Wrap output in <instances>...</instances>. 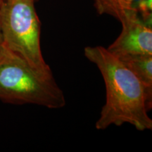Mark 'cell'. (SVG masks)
Segmentation results:
<instances>
[{
	"label": "cell",
	"mask_w": 152,
	"mask_h": 152,
	"mask_svg": "<svg viewBox=\"0 0 152 152\" xmlns=\"http://www.w3.org/2000/svg\"><path fill=\"white\" fill-rule=\"evenodd\" d=\"M84 54L99 70L106 87V102L96 123L97 130L129 123L137 130L152 129V106L144 87L128 66L101 46L87 47Z\"/></svg>",
	"instance_id": "cell-1"
},
{
	"label": "cell",
	"mask_w": 152,
	"mask_h": 152,
	"mask_svg": "<svg viewBox=\"0 0 152 152\" xmlns=\"http://www.w3.org/2000/svg\"><path fill=\"white\" fill-rule=\"evenodd\" d=\"M0 100L50 109L66 106L65 96L53 74L40 73L3 45L0 48Z\"/></svg>",
	"instance_id": "cell-2"
},
{
	"label": "cell",
	"mask_w": 152,
	"mask_h": 152,
	"mask_svg": "<svg viewBox=\"0 0 152 152\" xmlns=\"http://www.w3.org/2000/svg\"><path fill=\"white\" fill-rule=\"evenodd\" d=\"M35 0H3L1 8L2 45L22 57L37 71L52 75L41 50L40 22Z\"/></svg>",
	"instance_id": "cell-3"
},
{
	"label": "cell",
	"mask_w": 152,
	"mask_h": 152,
	"mask_svg": "<svg viewBox=\"0 0 152 152\" xmlns=\"http://www.w3.org/2000/svg\"><path fill=\"white\" fill-rule=\"evenodd\" d=\"M122 30L107 50L117 57L152 56V30L139 15L136 7L126 11L118 19Z\"/></svg>",
	"instance_id": "cell-4"
},
{
	"label": "cell",
	"mask_w": 152,
	"mask_h": 152,
	"mask_svg": "<svg viewBox=\"0 0 152 152\" xmlns=\"http://www.w3.org/2000/svg\"><path fill=\"white\" fill-rule=\"evenodd\" d=\"M118 58L141 82L146 91L149 103L152 106V56H126Z\"/></svg>",
	"instance_id": "cell-5"
},
{
	"label": "cell",
	"mask_w": 152,
	"mask_h": 152,
	"mask_svg": "<svg viewBox=\"0 0 152 152\" xmlns=\"http://www.w3.org/2000/svg\"><path fill=\"white\" fill-rule=\"evenodd\" d=\"M99 14H107L118 20L126 11L134 8V0H94Z\"/></svg>",
	"instance_id": "cell-6"
},
{
	"label": "cell",
	"mask_w": 152,
	"mask_h": 152,
	"mask_svg": "<svg viewBox=\"0 0 152 152\" xmlns=\"http://www.w3.org/2000/svg\"><path fill=\"white\" fill-rule=\"evenodd\" d=\"M3 0H0V48L2 46V37H1V8Z\"/></svg>",
	"instance_id": "cell-7"
},
{
	"label": "cell",
	"mask_w": 152,
	"mask_h": 152,
	"mask_svg": "<svg viewBox=\"0 0 152 152\" xmlns=\"http://www.w3.org/2000/svg\"><path fill=\"white\" fill-rule=\"evenodd\" d=\"M35 1H36V0H35Z\"/></svg>",
	"instance_id": "cell-8"
}]
</instances>
